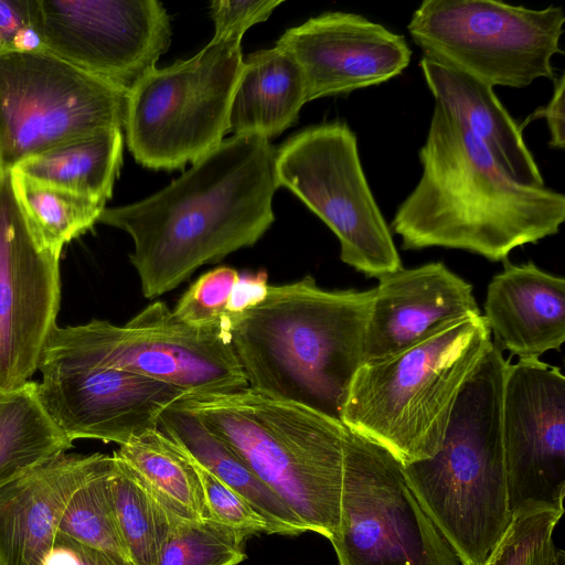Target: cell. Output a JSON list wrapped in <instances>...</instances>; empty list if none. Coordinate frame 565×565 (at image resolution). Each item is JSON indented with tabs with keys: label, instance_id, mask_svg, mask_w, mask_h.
Returning a JSON list of instances; mask_svg holds the SVG:
<instances>
[{
	"label": "cell",
	"instance_id": "cell-16",
	"mask_svg": "<svg viewBox=\"0 0 565 565\" xmlns=\"http://www.w3.org/2000/svg\"><path fill=\"white\" fill-rule=\"evenodd\" d=\"M39 396L71 440L119 446L159 429V417L188 392L172 384L107 367L41 371Z\"/></svg>",
	"mask_w": 565,
	"mask_h": 565
},
{
	"label": "cell",
	"instance_id": "cell-38",
	"mask_svg": "<svg viewBox=\"0 0 565 565\" xmlns=\"http://www.w3.org/2000/svg\"><path fill=\"white\" fill-rule=\"evenodd\" d=\"M267 274L259 271L255 275H239L230 302L231 327L233 321L245 310L254 307L264 299L268 289Z\"/></svg>",
	"mask_w": 565,
	"mask_h": 565
},
{
	"label": "cell",
	"instance_id": "cell-32",
	"mask_svg": "<svg viewBox=\"0 0 565 565\" xmlns=\"http://www.w3.org/2000/svg\"><path fill=\"white\" fill-rule=\"evenodd\" d=\"M563 514V511L547 510L513 516L484 565H526L532 553L553 537Z\"/></svg>",
	"mask_w": 565,
	"mask_h": 565
},
{
	"label": "cell",
	"instance_id": "cell-18",
	"mask_svg": "<svg viewBox=\"0 0 565 565\" xmlns=\"http://www.w3.org/2000/svg\"><path fill=\"white\" fill-rule=\"evenodd\" d=\"M377 279L363 363L399 352L445 323L481 315L472 285L441 262L402 267Z\"/></svg>",
	"mask_w": 565,
	"mask_h": 565
},
{
	"label": "cell",
	"instance_id": "cell-14",
	"mask_svg": "<svg viewBox=\"0 0 565 565\" xmlns=\"http://www.w3.org/2000/svg\"><path fill=\"white\" fill-rule=\"evenodd\" d=\"M45 51L127 90L171 42L158 0H38Z\"/></svg>",
	"mask_w": 565,
	"mask_h": 565
},
{
	"label": "cell",
	"instance_id": "cell-29",
	"mask_svg": "<svg viewBox=\"0 0 565 565\" xmlns=\"http://www.w3.org/2000/svg\"><path fill=\"white\" fill-rule=\"evenodd\" d=\"M113 466V456L106 455L98 468L75 490L58 519L56 533L114 558L130 562L110 489Z\"/></svg>",
	"mask_w": 565,
	"mask_h": 565
},
{
	"label": "cell",
	"instance_id": "cell-27",
	"mask_svg": "<svg viewBox=\"0 0 565 565\" xmlns=\"http://www.w3.org/2000/svg\"><path fill=\"white\" fill-rule=\"evenodd\" d=\"M12 191L30 233L44 249L64 246L99 221L105 203L10 171Z\"/></svg>",
	"mask_w": 565,
	"mask_h": 565
},
{
	"label": "cell",
	"instance_id": "cell-3",
	"mask_svg": "<svg viewBox=\"0 0 565 565\" xmlns=\"http://www.w3.org/2000/svg\"><path fill=\"white\" fill-rule=\"evenodd\" d=\"M373 296L374 288L326 290L311 276L269 285L230 330L248 387L341 422Z\"/></svg>",
	"mask_w": 565,
	"mask_h": 565
},
{
	"label": "cell",
	"instance_id": "cell-36",
	"mask_svg": "<svg viewBox=\"0 0 565 565\" xmlns=\"http://www.w3.org/2000/svg\"><path fill=\"white\" fill-rule=\"evenodd\" d=\"M40 565H134L56 533Z\"/></svg>",
	"mask_w": 565,
	"mask_h": 565
},
{
	"label": "cell",
	"instance_id": "cell-28",
	"mask_svg": "<svg viewBox=\"0 0 565 565\" xmlns=\"http://www.w3.org/2000/svg\"><path fill=\"white\" fill-rule=\"evenodd\" d=\"M113 458L110 489L128 557L134 565H157L178 516L160 504L124 462Z\"/></svg>",
	"mask_w": 565,
	"mask_h": 565
},
{
	"label": "cell",
	"instance_id": "cell-11",
	"mask_svg": "<svg viewBox=\"0 0 565 565\" xmlns=\"http://www.w3.org/2000/svg\"><path fill=\"white\" fill-rule=\"evenodd\" d=\"M330 542L339 565H460L409 488L403 463L348 427L340 522Z\"/></svg>",
	"mask_w": 565,
	"mask_h": 565
},
{
	"label": "cell",
	"instance_id": "cell-12",
	"mask_svg": "<svg viewBox=\"0 0 565 565\" xmlns=\"http://www.w3.org/2000/svg\"><path fill=\"white\" fill-rule=\"evenodd\" d=\"M128 92L46 51L0 55V173L67 140L121 129Z\"/></svg>",
	"mask_w": 565,
	"mask_h": 565
},
{
	"label": "cell",
	"instance_id": "cell-35",
	"mask_svg": "<svg viewBox=\"0 0 565 565\" xmlns=\"http://www.w3.org/2000/svg\"><path fill=\"white\" fill-rule=\"evenodd\" d=\"M280 3L281 0H215L210 4L214 34L244 35L252 25L269 18Z\"/></svg>",
	"mask_w": 565,
	"mask_h": 565
},
{
	"label": "cell",
	"instance_id": "cell-20",
	"mask_svg": "<svg viewBox=\"0 0 565 565\" xmlns=\"http://www.w3.org/2000/svg\"><path fill=\"white\" fill-rule=\"evenodd\" d=\"M483 308L495 344L519 359L559 350L565 341V279L532 262L504 260L487 287Z\"/></svg>",
	"mask_w": 565,
	"mask_h": 565
},
{
	"label": "cell",
	"instance_id": "cell-10",
	"mask_svg": "<svg viewBox=\"0 0 565 565\" xmlns=\"http://www.w3.org/2000/svg\"><path fill=\"white\" fill-rule=\"evenodd\" d=\"M275 166L279 186L298 196L338 237L344 264L376 278L403 267L347 122L311 126L291 136L276 150Z\"/></svg>",
	"mask_w": 565,
	"mask_h": 565
},
{
	"label": "cell",
	"instance_id": "cell-23",
	"mask_svg": "<svg viewBox=\"0 0 565 565\" xmlns=\"http://www.w3.org/2000/svg\"><path fill=\"white\" fill-rule=\"evenodd\" d=\"M159 429L195 462L244 498L277 529L278 534L298 535L308 531L247 463L194 414L174 402L161 413Z\"/></svg>",
	"mask_w": 565,
	"mask_h": 565
},
{
	"label": "cell",
	"instance_id": "cell-8",
	"mask_svg": "<svg viewBox=\"0 0 565 565\" xmlns=\"http://www.w3.org/2000/svg\"><path fill=\"white\" fill-rule=\"evenodd\" d=\"M242 39L214 34L198 54L152 68L128 92L124 128L139 164L182 169L223 141L243 66Z\"/></svg>",
	"mask_w": 565,
	"mask_h": 565
},
{
	"label": "cell",
	"instance_id": "cell-17",
	"mask_svg": "<svg viewBox=\"0 0 565 565\" xmlns=\"http://www.w3.org/2000/svg\"><path fill=\"white\" fill-rule=\"evenodd\" d=\"M276 46L300 66L307 102L388 82L403 73L412 57L403 35L341 11L324 12L286 30Z\"/></svg>",
	"mask_w": 565,
	"mask_h": 565
},
{
	"label": "cell",
	"instance_id": "cell-37",
	"mask_svg": "<svg viewBox=\"0 0 565 565\" xmlns=\"http://www.w3.org/2000/svg\"><path fill=\"white\" fill-rule=\"evenodd\" d=\"M554 81V89L550 102L531 114L521 126L523 129L530 121L536 118H545L550 131L548 146L553 149L563 150L565 146L564 132V92L565 75L562 74Z\"/></svg>",
	"mask_w": 565,
	"mask_h": 565
},
{
	"label": "cell",
	"instance_id": "cell-2",
	"mask_svg": "<svg viewBox=\"0 0 565 565\" xmlns=\"http://www.w3.org/2000/svg\"><path fill=\"white\" fill-rule=\"evenodd\" d=\"M418 158L420 178L391 223L403 249L444 247L504 262L557 234L565 220L562 193L512 180L439 102Z\"/></svg>",
	"mask_w": 565,
	"mask_h": 565
},
{
	"label": "cell",
	"instance_id": "cell-21",
	"mask_svg": "<svg viewBox=\"0 0 565 565\" xmlns=\"http://www.w3.org/2000/svg\"><path fill=\"white\" fill-rule=\"evenodd\" d=\"M419 66L435 100L481 141L508 177L523 185H545L521 125L498 99L493 87L430 56L423 55Z\"/></svg>",
	"mask_w": 565,
	"mask_h": 565
},
{
	"label": "cell",
	"instance_id": "cell-31",
	"mask_svg": "<svg viewBox=\"0 0 565 565\" xmlns=\"http://www.w3.org/2000/svg\"><path fill=\"white\" fill-rule=\"evenodd\" d=\"M239 277L236 269L223 266L200 276L172 309L182 323L206 330H231L230 302Z\"/></svg>",
	"mask_w": 565,
	"mask_h": 565
},
{
	"label": "cell",
	"instance_id": "cell-24",
	"mask_svg": "<svg viewBox=\"0 0 565 565\" xmlns=\"http://www.w3.org/2000/svg\"><path fill=\"white\" fill-rule=\"evenodd\" d=\"M122 149L121 129L110 128L60 143L11 171L106 204L121 167Z\"/></svg>",
	"mask_w": 565,
	"mask_h": 565
},
{
	"label": "cell",
	"instance_id": "cell-7",
	"mask_svg": "<svg viewBox=\"0 0 565 565\" xmlns=\"http://www.w3.org/2000/svg\"><path fill=\"white\" fill-rule=\"evenodd\" d=\"M107 367L175 385L190 394L232 393L248 386L224 330L195 329L161 301L125 326L94 319L56 326L39 371Z\"/></svg>",
	"mask_w": 565,
	"mask_h": 565
},
{
	"label": "cell",
	"instance_id": "cell-15",
	"mask_svg": "<svg viewBox=\"0 0 565 565\" xmlns=\"http://www.w3.org/2000/svg\"><path fill=\"white\" fill-rule=\"evenodd\" d=\"M61 256L34 239L15 201L11 175L0 173V391L39 370L61 303Z\"/></svg>",
	"mask_w": 565,
	"mask_h": 565
},
{
	"label": "cell",
	"instance_id": "cell-26",
	"mask_svg": "<svg viewBox=\"0 0 565 565\" xmlns=\"http://www.w3.org/2000/svg\"><path fill=\"white\" fill-rule=\"evenodd\" d=\"M42 404L38 382L0 391V484L73 447Z\"/></svg>",
	"mask_w": 565,
	"mask_h": 565
},
{
	"label": "cell",
	"instance_id": "cell-9",
	"mask_svg": "<svg viewBox=\"0 0 565 565\" xmlns=\"http://www.w3.org/2000/svg\"><path fill=\"white\" fill-rule=\"evenodd\" d=\"M561 7L531 9L490 0H425L407 31L423 55L452 65L483 83L524 88L554 79L552 58L562 53Z\"/></svg>",
	"mask_w": 565,
	"mask_h": 565
},
{
	"label": "cell",
	"instance_id": "cell-19",
	"mask_svg": "<svg viewBox=\"0 0 565 565\" xmlns=\"http://www.w3.org/2000/svg\"><path fill=\"white\" fill-rule=\"evenodd\" d=\"M105 456L63 454L0 484V565H40L68 499Z\"/></svg>",
	"mask_w": 565,
	"mask_h": 565
},
{
	"label": "cell",
	"instance_id": "cell-30",
	"mask_svg": "<svg viewBox=\"0 0 565 565\" xmlns=\"http://www.w3.org/2000/svg\"><path fill=\"white\" fill-rule=\"evenodd\" d=\"M248 533L215 520L175 518L157 565H237Z\"/></svg>",
	"mask_w": 565,
	"mask_h": 565
},
{
	"label": "cell",
	"instance_id": "cell-22",
	"mask_svg": "<svg viewBox=\"0 0 565 565\" xmlns=\"http://www.w3.org/2000/svg\"><path fill=\"white\" fill-rule=\"evenodd\" d=\"M306 103L305 77L296 60L277 46L257 51L243 61L227 131L269 140L295 124Z\"/></svg>",
	"mask_w": 565,
	"mask_h": 565
},
{
	"label": "cell",
	"instance_id": "cell-34",
	"mask_svg": "<svg viewBox=\"0 0 565 565\" xmlns=\"http://www.w3.org/2000/svg\"><path fill=\"white\" fill-rule=\"evenodd\" d=\"M45 51L38 0H0V55Z\"/></svg>",
	"mask_w": 565,
	"mask_h": 565
},
{
	"label": "cell",
	"instance_id": "cell-33",
	"mask_svg": "<svg viewBox=\"0 0 565 565\" xmlns=\"http://www.w3.org/2000/svg\"><path fill=\"white\" fill-rule=\"evenodd\" d=\"M192 461L213 520L249 535L278 533L277 529L244 498L193 459Z\"/></svg>",
	"mask_w": 565,
	"mask_h": 565
},
{
	"label": "cell",
	"instance_id": "cell-5",
	"mask_svg": "<svg viewBox=\"0 0 565 565\" xmlns=\"http://www.w3.org/2000/svg\"><path fill=\"white\" fill-rule=\"evenodd\" d=\"M175 404L227 444L308 531L335 535L347 433L341 422L248 386L188 393Z\"/></svg>",
	"mask_w": 565,
	"mask_h": 565
},
{
	"label": "cell",
	"instance_id": "cell-39",
	"mask_svg": "<svg viewBox=\"0 0 565 565\" xmlns=\"http://www.w3.org/2000/svg\"><path fill=\"white\" fill-rule=\"evenodd\" d=\"M526 565H565V553L551 537L532 553Z\"/></svg>",
	"mask_w": 565,
	"mask_h": 565
},
{
	"label": "cell",
	"instance_id": "cell-4",
	"mask_svg": "<svg viewBox=\"0 0 565 565\" xmlns=\"http://www.w3.org/2000/svg\"><path fill=\"white\" fill-rule=\"evenodd\" d=\"M509 363L492 342L460 391L437 452L403 465L409 488L461 565H484L513 519L501 431Z\"/></svg>",
	"mask_w": 565,
	"mask_h": 565
},
{
	"label": "cell",
	"instance_id": "cell-1",
	"mask_svg": "<svg viewBox=\"0 0 565 565\" xmlns=\"http://www.w3.org/2000/svg\"><path fill=\"white\" fill-rule=\"evenodd\" d=\"M276 150L257 135L233 136L159 192L104 209L99 223L130 235L142 295L175 289L199 267L253 246L275 221Z\"/></svg>",
	"mask_w": 565,
	"mask_h": 565
},
{
	"label": "cell",
	"instance_id": "cell-6",
	"mask_svg": "<svg viewBox=\"0 0 565 565\" xmlns=\"http://www.w3.org/2000/svg\"><path fill=\"white\" fill-rule=\"evenodd\" d=\"M492 342L482 315L468 316L363 363L351 383L342 424L403 465L433 457L460 391Z\"/></svg>",
	"mask_w": 565,
	"mask_h": 565
},
{
	"label": "cell",
	"instance_id": "cell-25",
	"mask_svg": "<svg viewBox=\"0 0 565 565\" xmlns=\"http://www.w3.org/2000/svg\"><path fill=\"white\" fill-rule=\"evenodd\" d=\"M124 462L171 514L213 520L190 456L160 429L136 437L113 455Z\"/></svg>",
	"mask_w": 565,
	"mask_h": 565
},
{
	"label": "cell",
	"instance_id": "cell-13",
	"mask_svg": "<svg viewBox=\"0 0 565 565\" xmlns=\"http://www.w3.org/2000/svg\"><path fill=\"white\" fill-rule=\"evenodd\" d=\"M501 431L512 516L563 511L565 497V377L539 358L505 370Z\"/></svg>",
	"mask_w": 565,
	"mask_h": 565
}]
</instances>
